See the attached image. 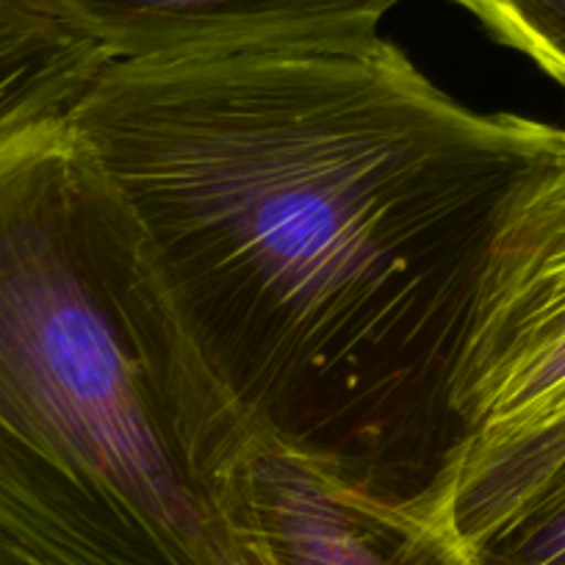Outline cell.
<instances>
[{
  "mask_svg": "<svg viewBox=\"0 0 565 565\" xmlns=\"http://www.w3.org/2000/svg\"><path fill=\"white\" fill-rule=\"evenodd\" d=\"M455 407L466 447L513 441L565 411V128L493 238Z\"/></svg>",
  "mask_w": 565,
  "mask_h": 565,
  "instance_id": "cell-3",
  "label": "cell"
},
{
  "mask_svg": "<svg viewBox=\"0 0 565 565\" xmlns=\"http://www.w3.org/2000/svg\"><path fill=\"white\" fill-rule=\"evenodd\" d=\"M433 513L471 565H565V444L466 447Z\"/></svg>",
  "mask_w": 565,
  "mask_h": 565,
  "instance_id": "cell-6",
  "label": "cell"
},
{
  "mask_svg": "<svg viewBox=\"0 0 565 565\" xmlns=\"http://www.w3.org/2000/svg\"><path fill=\"white\" fill-rule=\"evenodd\" d=\"M260 436L67 119L0 139V565H266Z\"/></svg>",
  "mask_w": 565,
  "mask_h": 565,
  "instance_id": "cell-2",
  "label": "cell"
},
{
  "mask_svg": "<svg viewBox=\"0 0 565 565\" xmlns=\"http://www.w3.org/2000/svg\"><path fill=\"white\" fill-rule=\"evenodd\" d=\"M253 510L266 565H471L436 513L388 502L260 438Z\"/></svg>",
  "mask_w": 565,
  "mask_h": 565,
  "instance_id": "cell-4",
  "label": "cell"
},
{
  "mask_svg": "<svg viewBox=\"0 0 565 565\" xmlns=\"http://www.w3.org/2000/svg\"><path fill=\"white\" fill-rule=\"evenodd\" d=\"M108 64L103 47L40 0H0V139L67 119Z\"/></svg>",
  "mask_w": 565,
  "mask_h": 565,
  "instance_id": "cell-7",
  "label": "cell"
},
{
  "mask_svg": "<svg viewBox=\"0 0 565 565\" xmlns=\"http://www.w3.org/2000/svg\"><path fill=\"white\" fill-rule=\"evenodd\" d=\"M264 441L433 513L499 225L557 125L394 42L111 62L70 114Z\"/></svg>",
  "mask_w": 565,
  "mask_h": 565,
  "instance_id": "cell-1",
  "label": "cell"
},
{
  "mask_svg": "<svg viewBox=\"0 0 565 565\" xmlns=\"http://www.w3.org/2000/svg\"><path fill=\"white\" fill-rule=\"evenodd\" d=\"M499 45L565 86V0H452Z\"/></svg>",
  "mask_w": 565,
  "mask_h": 565,
  "instance_id": "cell-8",
  "label": "cell"
},
{
  "mask_svg": "<svg viewBox=\"0 0 565 565\" xmlns=\"http://www.w3.org/2000/svg\"><path fill=\"white\" fill-rule=\"evenodd\" d=\"M111 62L350 47L377 40L405 0H40Z\"/></svg>",
  "mask_w": 565,
  "mask_h": 565,
  "instance_id": "cell-5",
  "label": "cell"
}]
</instances>
